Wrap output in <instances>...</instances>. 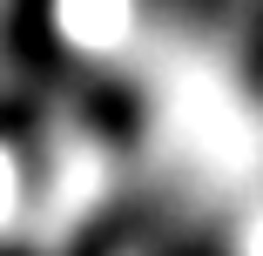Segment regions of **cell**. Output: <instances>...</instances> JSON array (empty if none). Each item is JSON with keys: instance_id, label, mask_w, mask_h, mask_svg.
I'll return each instance as SVG.
<instances>
[{"instance_id": "6da1fadb", "label": "cell", "mask_w": 263, "mask_h": 256, "mask_svg": "<svg viewBox=\"0 0 263 256\" xmlns=\"http://www.w3.org/2000/svg\"><path fill=\"white\" fill-rule=\"evenodd\" d=\"M250 68L263 74V14H256V41H250Z\"/></svg>"}]
</instances>
